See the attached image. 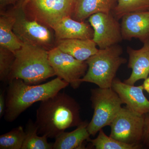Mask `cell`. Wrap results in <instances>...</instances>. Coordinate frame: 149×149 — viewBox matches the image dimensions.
I'll return each mask as SVG.
<instances>
[{"label":"cell","instance_id":"obj_1","mask_svg":"<svg viewBox=\"0 0 149 149\" xmlns=\"http://www.w3.org/2000/svg\"><path fill=\"white\" fill-rule=\"evenodd\" d=\"M80 109L74 99L60 92L40 102L35 122L38 134L55 139L67 129L77 126L82 121Z\"/></svg>","mask_w":149,"mask_h":149},{"label":"cell","instance_id":"obj_2","mask_svg":"<svg viewBox=\"0 0 149 149\" xmlns=\"http://www.w3.org/2000/svg\"><path fill=\"white\" fill-rule=\"evenodd\" d=\"M4 118L12 122L33 104L52 97L69 84L59 77L38 85H29L19 79L8 82Z\"/></svg>","mask_w":149,"mask_h":149},{"label":"cell","instance_id":"obj_3","mask_svg":"<svg viewBox=\"0 0 149 149\" xmlns=\"http://www.w3.org/2000/svg\"><path fill=\"white\" fill-rule=\"evenodd\" d=\"M14 54L8 82L19 79L29 85H38L55 75L49 62L48 51L45 48L22 43Z\"/></svg>","mask_w":149,"mask_h":149},{"label":"cell","instance_id":"obj_4","mask_svg":"<svg viewBox=\"0 0 149 149\" xmlns=\"http://www.w3.org/2000/svg\"><path fill=\"white\" fill-rule=\"evenodd\" d=\"M123 49L117 45L99 49L97 53L86 61L88 70L81 82L93 83L99 88H111L119 68L127 59L122 56Z\"/></svg>","mask_w":149,"mask_h":149},{"label":"cell","instance_id":"obj_5","mask_svg":"<svg viewBox=\"0 0 149 149\" xmlns=\"http://www.w3.org/2000/svg\"><path fill=\"white\" fill-rule=\"evenodd\" d=\"M91 94L94 113L87 129L91 136H95L104 127L111 125L123 104L111 88L93 89Z\"/></svg>","mask_w":149,"mask_h":149},{"label":"cell","instance_id":"obj_6","mask_svg":"<svg viewBox=\"0 0 149 149\" xmlns=\"http://www.w3.org/2000/svg\"><path fill=\"white\" fill-rule=\"evenodd\" d=\"M145 123V115L136 113L126 106L122 107L110 125V136L122 143L143 148Z\"/></svg>","mask_w":149,"mask_h":149},{"label":"cell","instance_id":"obj_7","mask_svg":"<svg viewBox=\"0 0 149 149\" xmlns=\"http://www.w3.org/2000/svg\"><path fill=\"white\" fill-rule=\"evenodd\" d=\"M48 56L55 75L68 83L73 89L79 88L82 83L81 79L88 70L86 61L78 60L57 47L48 51Z\"/></svg>","mask_w":149,"mask_h":149},{"label":"cell","instance_id":"obj_8","mask_svg":"<svg viewBox=\"0 0 149 149\" xmlns=\"http://www.w3.org/2000/svg\"><path fill=\"white\" fill-rule=\"evenodd\" d=\"M76 0H29L27 6L34 19L52 28L61 19L72 17Z\"/></svg>","mask_w":149,"mask_h":149},{"label":"cell","instance_id":"obj_9","mask_svg":"<svg viewBox=\"0 0 149 149\" xmlns=\"http://www.w3.org/2000/svg\"><path fill=\"white\" fill-rule=\"evenodd\" d=\"M15 17L13 31L22 43L45 47L52 41L49 29L38 21L27 18L22 6L13 10Z\"/></svg>","mask_w":149,"mask_h":149},{"label":"cell","instance_id":"obj_10","mask_svg":"<svg viewBox=\"0 0 149 149\" xmlns=\"http://www.w3.org/2000/svg\"><path fill=\"white\" fill-rule=\"evenodd\" d=\"M88 22L94 30L93 40L99 49L117 45L123 40L120 24L112 13L95 14Z\"/></svg>","mask_w":149,"mask_h":149},{"label":"cell","instance_id":"obj_11","mask_svg":"<svg viewBox=\"0 0 149 149\" xmlns=\"http://www.w3.org/2000/svg\"><path fill=\"white\" fill-rule=\"evenodd\" d=\"M111 88L130 110L141 115L149 113V101L144 95L143 85L135 86L115 78Z\"/></svg>","mask_w":149,"mask_h":149},{"label":"cell","instance_id":"obj_12","mask_svg":"<svg viewBox=\"0 0 149 149\" xmlns=\"http://www.w3.org/2000/svg\"><path fill=\"white\" fill-rule=\"evenodd\" d=\"M121 19L123 40L135 38L143 43L149 40V10L127 14Z\"/></svg>","mask_w":149,"mask_h":149},{"label":"cell","instance_id":"obj_13","mask_svg":"<svg viewBox=\"0 0 149 149\" xmlns=\"http://www.w3.org/2000/svg\"><path fill=\"white\" fill-rule=\"evenodd\" d=\"M57 40L78 39L93 40L94 30L91 24L67 16L61 19L52 27Z\"/></svg>","mask_w":149,"mask_h":149},{"label":"cell","instance_id":"obj_14","mask_svg":"<svg viewBox=\"0 0 149 149\" xmlns=\"http://www.w3.org/2000/svg\"><path fill=\"white\" fill-rule=\"evenodd\" d=\"M129 56L128 67L132 69V73L128 79L123 82L134 85L139 80H146L149 75V40L143 43L141 49H135L127 47Z\"/></svg>","mask_w":149,"mask_h":149},{"label":"cell","instance_id":"obj_15","mask_svg":"<svg viewBox=\"0 0 149 149\" xmlns=\"http://www.w3.org/2000/svg\"><path fill=\"white\" fill-rule=\"evenodd\" d=\"M118 0H76L72 18L84 21L95 14L112 13Z\"/></svg>","mask_w":149,"mask_h":149},{"label":"cell","instance_id":"obj_16","mask_svg":"<svg viewBox=\"0 0 149 149\" xmlns=\"http://www.w3.org/2000/svg\"><path fill=\"white\" fill-rule=\"evenodd\" d=\"M97 46L93 40L72 39L57 40L56 47L78 60L85 61L98 52Z\"/></svg>","mask_w":149,"mask_h":149},{"label":"cell","instance_id":"obj_17","mask_svg":"<svg viewBox=\"0 0 149 149\" xmlns=\"http://www.w3.org/2000/svg\"><path fill=\"white\" fill-rule=\"evenodd\" d=\"M88 123L82 121L73 131L63 132L55 139L53 149H85L83 143L91 136L87 129Z\"/></svg>","mask_w":149,"mask_h":149},{"label":"cell","instance_id":"obj_18","mask_svg":"<svg viewBox=\"0 0 149 149\" xmlns=\"http://www.w3.org/2000/svg\"><path fill=\"white\" fill-rule=\"evenodd\" d=\"M15 17L13 12L3 14L0 17V47L15 53L21 47L22 42L13 31Z\"/></svg>","mask_w":149,"mask_h":149},{"label":"cell","instance_id":"obj_19","mask_svg":"<svg viewBox=\"0 0 149 149\" xmlns=\"http://www.w3.org/2000/svg\"><path fill=\"white\" fill-rule=\"evenodd\" d=\"M25 138L22 149H53V143L48 142L46 136H39L35 122L28 120L25 129Z\"/></svg>","mask_w":149,"mask_h":149},{"label":"cell","instance_id":"obj_20","mask_svg":"<svg viewBox=\"0 0 149 149\" xmlns=\"http://www.w3.org/2000/svg\"><path fill=\"white\" fill-rule=\"evenodd\" d=\"M149 10V0H118L112 13L119 20L127 14Z\"/></svg>","mask_w":149,"mask_h":149},{"label":"cell","instance_id":"obj_21","mask_svg":"<svg viewBox=\"0 0 149 149\" xmlns=\"http://www.w3.org/2000/svg\"><path fill=\"white\" fill-rule=\"evenodd\" d=\"M88 142L96 149H139L142 148L139 145H130L122 143L110 136H108L102 129L100 130L96 139H88Z\"/></svg>","mask_w":149,"mask_h":149},{"label":"cell","instance_id":"obj_22","mask_svg":"<svg viewBox=\"0 0 149 149\" xmlns=\"http://www.w3.org/2000/svg\"><path fill=\"white\" fill-rule=\"evenodd\" d=\"M25 132L23 127L19 126L0 136V149H22Z\"/></svg>","mask_w":149,"mask_h":149},{"label":"cell","instance_id":"obj_23","mask_svg":"<svg viewBox=\"0 0 149 149\" xmlns=\"http://www.w3.org/2000/svg\"><path fill=\"white\" fill-rule=\"evenodd\" d=\"M14 59L13 53L0 47V80L1 82L8 83L9 75Z\"/></svg>","mask_w":149,"mask_h":149},{"label":"cell","instance_id":"obj_24","mask_svg":"<svg viewBox=\"0 0 149 149\" xmlns=\"http://www.w3.org/2000/svg\"><path fill=\"white\" fill-rule=\"evenodd\" d=\"M141 145L143 147L149 148V113L145 115V126Z\"/></svg>","mask_w":149,"mask_h":149},{"label":"cell","instance_id":"obj_25","mask_svg":"<svg viewBox=\"0 0 149 149\" xmlns=\"http://www.w3.org/2000/svg\"><path fill=\"white\" fill-rule=\"evenodd\" d=\"M6 108V96L4 91H2L0 94V118H1L4 115Z\"/></svg>","mask_w":149,"mask_h":149},{"label":"cell","instance_id":"obj_26","mask_svg":"<svg viewBox=\"0 0 149 149\" xmlns=\"http://www.w3.org/2000/svg\"><path fill=\"white\" fill-rule=\"evenodd\" d=\"M17 0H0L1 7H2L14 3Z\"/></svg>","mask_w":149,"mask_h":149},{"label":"cell","instance_id":"obj_27","mask_svg":"<svg viewBox=\"0 0 149 149\" xmlns=\"http://www.w3.org/2000/svg\"><path fill=\"white\" fill-rule=\"evenodd\" d=\"M143 85V86L144 90L146 91L149 94V75L148 77L145 80Z\"/></svg>","mask_w":149,"mask_h":149},{"label":"cell","instance_id":"obj_28","mask_svg":"<svg viewBox=\"0 0 149 149\" xmlns=\"http://www.w3.org/2000/svg\"><path fill=\"white\" fill-rule=\"evenodd\" d=\"M29 0H23V3H22V6L24 5L26 3H27L28 1Z\"/></svg>","mask_w":149,"mask_h":149}]
</instances>
